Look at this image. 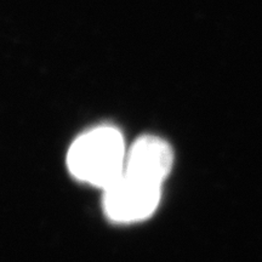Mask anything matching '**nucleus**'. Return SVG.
Segmentation results:
<instances>
[{
	"label": "nucleus",
	"instance_id": "3",
	"mask_svg": "<svg viewBox=\"0 0 262 262\" xmlns=\"http://www.w3.org/2000/svg\"><path fill=\"white\" fill-rule=\"evenodd\" d=\"M172 163V149L165 141L156 136H142L127 152L124 172L162 186L171 171Z\"/></svg>",
	"mask_w": 262,
	"mask_h": 262
},
{
	"label": "nucleus",
	"instance_id": "2",
	"mask_svg": "<svg viewBox=\"0 0 262 262\" xmlns=\"http://www.w3.org/2000/svg\"><path fill=\"white\" fill-rule=\"evenodd\" d=\"M103 191V209L108 217L119 224H131L145 220L156 211L162 186L123 172Z\"/></svg>",
	"mask_w": 262,
	"mask_h": 262
},
{
	"label": "nucleus",
	"instance_id": "1",
	"mask_svg": "<svg viewBox=\"0 0 262 262\" xmlns=\"http://www.w3.org/2000/svg\"><path fill=\"white\" fill-rule=\"evenodd\" d=\"M126 155L122 134L116 127L100 126L72 143L67 166L77 180L104 189L123 175Z\"/></svg>",
	"mask_w": 262,
	"mask_h": 262
}]
</instances>
